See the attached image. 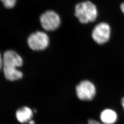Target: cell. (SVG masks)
Listing matches in <instances>:
<instances>
[{
  "label": "cell",
  "mask_w": 124,
  "mask_h": 124,
  "mask_svg": "<svg viewBox=\"0 0 124 124\" xmlns=\"http://www.w3.org/2000/svg\"><path fill=\"white\" fill-rule=\"evenodd\" d=\"M3 67L16 68L22 66L23 60L15 52L8 50L5 52L3 56Z\"/></svg>",
  "instance_id": "8992f818"
},
{
  "label": "cell",
  "mask_w": 124,
  "mask_h": 124,
  "mask_svg": "<svg viewBox=\"0 0 124 124\" xmlns=\"http://www.w3.org/2000/svg\"><path fill=\"white\" fill-rule=\"evenodd\" d=\"M75 15L82 23L93 22L98 17V9L91 1H85L76 5Z\"/></svg>",
  "instance_id": "6da1fadb"
},
{
  "label": "cell",
  "mask_w": 124,
  "mask_h": 124,
  "mask_svg": "<svg viewBox=\"0 0 124 124\" xmlns=\"http://www.w3.org/2000/svg\"><path fill=\"white\" fill-rule=\"evenodd\" d=\"M96 92L94 84L88 80L81 81L76 87L77 96L81 101H90L93 100Z\"/></svg>",
  "instance_id": "7a4b0ae2"
},
{
  "label": "cell",
  "mask_w": 124,
  "mask_h": 124,
  "mask_svg": "<svg viewBox=\"0 0 124 124\" xmlns=\"http://www.w3.org/2000/svg\"><path fill=\"white\" fill-rule=\"evenodd\" d=\"M111 34L110 27L106 23H98L93 29L92 36L93 40L98 44H103L110 38Z\"/></svg>",
  "instance_id": "5b68a950"
},
{
  "label": "cell",
  "mask_w": 124,
  "mask_h": 124,
  "mask_svg": "<svg viewBox=\"0 0 124 124\" xmlns=\"http://www.w3.org/2000/svg\"><path fill=\"white\" fill-rule=\"evenodd\" d=\"M120 9L121 10L122 12L124 14V2L122 3L120 6Z\"/></svg>",
  "instance_id": "4fadbf2b"
},
{
  "label": "cell",
  "mask_w": 124,
  "mask_h": 124,
  "mask_svg": "<svg viewBox=\"0 0 124 124\" xmlns=\"http://www.w3.org/2000/svg\"><path fill=\"white\" fill-rule=\"evenodd\" d=\"M28 44L33 50H43L49 46V37L44 32L36 31L29 36Z\"/></svg>",
  "instance_id": "3957f363"
},
{
  "label": "cell",
  "mask_w": 124,
  "mask_h": 124,
  "mask_svg": "<svg viewBox=\"0 0 124 124\" xmlns=\"http://www.w3.org/2000/svg\"><path fill=\"white\" fill-rule=\"evenodd\" d=\"M100 119L103 124H114L117 120L118 115L114 110L107 108L101 113Z\"/></svg>",
  "instance_id": "52a82bcc"
},
{
  "label": "cell",
  "mask_w": 124,
  "mask_h": 124,
  "mask_svg": "<svg viewBox=\"0 0 124 124\" xmlns=\"http://www.w3.org/2000/svg\"><path fill=\"white\" fill-rule=\"evenodd\" d=\"M121 104H122V107H123L124 109V97L122 99V101H121Z\"/></svg>",
  "instance_id": "9a60e30c"
},
{
  "label": "cell",
  "mask_w": 124,
  "mask_h": 124,
  "mask_svg": "<svg viewBox=\"0 0 124 124\" xmlns=\"http://www.w3.org/2000/svg\"><path fill=\"white\" fill-rule=\"evenodd\" d=\"M43 28L47 31L57 30L61 23V19L58 13L52 10H48L42 13L40 18Z\"/></svg>",
  "instance_id": "277c9868"
},
{
  "label": "cell",
  "mask_w": 124,
  "mask_h": 124,
  "mask_svg": "<svg viewBox=\"0 0 124 124\" xmlns=\"http://www.w3.org/2000/svg\"><path fill=\"white\" fill-rule=\"evenodd\" d=\"M2 68H3V58L0 53V70Z\"/></svg>",
  "instance_id": "7c38bea8"
},
{
  "label": "cell",
  "mask_w": 124,
  "mask_h": 124,
  "mask_svg": "<svg viewBox=\"0 0 124 124\" xmlns=\"http://www.w3.org/2000/svg\"><path fill=\"white\" fill-rule=\"evenodd\" d=\"M5 7L8 8H13L16 3L17 0H0Z\"/></svg>",
  "instance_id": "30bf717a"
},
{
  "label": "cell",
  "mask_w": 124,
  "mask_h": 124,
  "mask_svg": "<svg viewBox=\"0 0 124 124\" xmlns=\"http://www.w3.org/2000/svg\"><path fill=\"white\" fill-rule=\"evenodd\" d=\"M16 118L18 121L21 123H26L32 120L33 112L28 107H23L16 112Z\"/></svg>",
  "instance_id": "ba28073f"
},
{
  "label": "cell",
  "mask_w": 124,
  "mask_h": 124,
  "mask_svg": "<svg viewBox=\"0 0 124 124\" xmlns=\"http://www.w3.org/2000/svg\"><path fill=\"white\" fill-rule=\"evenodd\" d=\"M88 124H103L101 122H100L96 120L90 119L88 120Z\"/></svg>",
  "instance_id": "8fae6325"
},
{
  "label": "cell",
  "mask_w": 124,
  "mask_h": 124,
  "mask_svg": "<svg viewBox=\"0 0 124 124\" xmlns=\"http://www.w3.org/2000/svg\"><path fill=\"white\" fill-rule=\"evenodd\" d=\"M5 78L10 81H15L22 78L23 73L16 68L3 67Z\"/></svg>",
  "instance_id": "9c48e42d"
},
{
  "label": "cell",
  "mask_w": 124,
  "mask_h": 124,
  "mask_svg": "<svg viewBox=\"0 0 124 124\" xmlns=\"http://www.w3.org/2000/svg\"><path fill=\"white\" fill-rule=\"evenodd\" d=\"M28 123H29V124H35V122L32 120H30Z\"/></svg>",
  "instance_id": "5bb4252c"
}]
</instances>
